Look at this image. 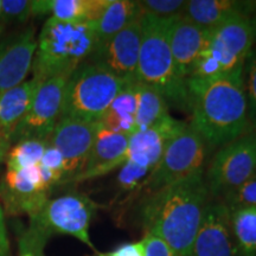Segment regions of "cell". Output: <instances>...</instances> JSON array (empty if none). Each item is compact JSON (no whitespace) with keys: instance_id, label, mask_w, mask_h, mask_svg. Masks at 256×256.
Masks as SVG:
<instances>
[{"instance_id":"obj_7","label":"cell","mask_w":256,"mask_h":256,"mask_svg":"<svg viewBox=\"0 0 256 256\" xmlns=\"http://www.w3.org/2000/svg\"><path fill=\"white\" fill-rule=\"evenodd\" d=\"M254 42L247 17L238 16L229 19L209 31L206 49L202 51L188 80L206 81L242 72Z\"/></svg>"},{"instance_id":"obj_36","label":"cell","mask_w":256,"mask_h":256,"mask_svg":"<svg viewBox=\"0 0 256 256\" xmlns=\"http://www.w3.org/2000/svg\"><path fill=\"white\" fill-rule=\"evenodd\" d=\"M51 12V0H36L31 2V16H40L48 14Z\"/></svg>"},{"instance_id":"obj_1","label":"cell","mask_w":256,"mask_h":256,"mask_svg":"<svg viewBox=\"0 0 256 256\" xmlns=\"http://www.w3.org/2000/svg\"><path fill=\"white\" fill-rule=\"evenodd\" d=\"M191 124L208 146H223L238 139L250 124L243 70L214 80H188Z\"/></svg>"},{"instance_id":"obj_37","label":"cell","mask_w":256,"mask_h":256,"mask_svg":"<svg viewBox=\"0 0 256 256\" xmlns=\"http://www.w3.org/2000/svg\"><path fill=\"white\" fill-rule=\"evenodd\" d=\"M10 148H11V142L8 138L0 136V162H4Z\"/></svg>"},{"instance_id":"obj_14","label":"cell","mask_w":256,"mask_h":256,"mask_svg":"<svg viewBox=\"0 0 256 256\" xmlns=\"http://www.w3.org/2000/svg\"><path fill=\"white\" fill-rule=\"evenodd\" d=\"M190 256H243L230 223V211L223 202H209Z\"/></svg>"},{"instance_id":"obj_28","label":"cell","mask_w":256,"mask_h":256,"mask_svg":"<svg viewBox=\"0 0 256 256\" xmlns=\"http://www.w3.org/2000/svg\"><path fill=\"white\" fill-rule=\"evenodd\" d=\"M142 14L160 19L182 17L186 6L185 0H140L138 2Z\"/></svg>"},{"instance_id":"obj_24","label":"cell","mask_w":256,"mask_h":256,"mask_svg":"<svg viewBox=\"0 0 256 256\" xmlns=\"http://www.w3.org/2000/svg\"><path fill=\"white\" fill-rule=\"evenodd\" d=\"M170 115L162 92L152 86L138 82L136 130H146Z\"/></svg>"},{"instance_id":"obj_30","label":"cell","mask_w":256,"mask_h":256,"mask_svg":"<svg viewBox=\"0 0 256 256\" xmlns=\"http://www.w3.org/2000/svg\"><path fill=\"white\" fill-rule=\"evenodd\" d=\"M243 84L252 122L256 121V49H252L249 52L243 66Z\"/></svg>"},{"instance_id":"obj_3","label":"cell","mask_w":256,"mask_h":256,"mask_svg":"<svg viewBox=\"0 0 256 256\" xmlns=\"http://www.w3.org/2000/svg\"><path fill=\"white\" fill-rule=\"evenodd\" d=\"M98 46L94 28L87 23H66L48 18L37 38L31 72L40 82L58 75H72L90 58Z\"/></svg>"},{"instance_id":"obj_22","label":"cell","mask_w":256,"mask_h":256,"mask_svg":"<svg viewBox=\"0 0 256 256\" xmlns=\"http://www.w3.org/2000/svg\"><path fill=\"white\" fill-rule=\"evenodd\" d=\"M140 14H142V11H140L138 2L110 0L98 20L92 24L96 40H98L96 49L112 40L115 34H119L124 28H126L133 19Z\"/></svg>"},{"instance_id":"obj_27","label":"cell","mask_w":256,"mask_h":256,"mask_svg":"<svg viewBox=\"0 0 256 256\" xmlns=\"http://www.w3.org/2000/svg\"><path fill=\"white\" fill-rule=\"evenodd\" d=\"M223 203L229 211L244 208H256V174L238 188L223 194Z\"/></svg>"},{"instance_id":"obj_19","label":"cell","mask_w":256,"mask_h":256,"mask_svg":"<svg viewBox=\"0 0 256 256\" xmlns=\"http://www.w3.org/2000/svg\"><path fill=\"white\" fill-rule=\"evenodd\" d=\"M256 10V2L238 0H190L182 17L204 30H212L238 16L250 17Z\"/></svg>"},{"instance_id":"obj_15","label":"cell","mask_w":256,"mask_h":256,"mask_svg":"<svg viewBox=\"0 0 256 256\" xmlns=\"http://www.w3.org/2000/svg\"><path fill=\"white\" fill-rule=\"evenodd\" d=\"M36 49L34 28L0 40V94L25 82Z\"/></svg>"},{"instance_id":"obj_2","label":"cell","mask_w":256,"mask_h":256,"mask_svg":"<svg viewBox=\"0 0 256 256\" xmlns=\"http://www.w3.org/2000/svg\"><path fill=\"white\" fill-rule=\"evenodd\" d=\"M147 194L142 206L146 232L159 236L180 256H190L209 203L204 174Z\"/></svg>"},{"instance_id":"obj_11","label":"cell","mask_w":256,"mask_h":256,"mask_svg":"<svg viewBox=\"0 0 256 256\" xmlns=\"http://www.w3.org/2000/svg\"><path fill=\"white\" fill-rule=\"evenodd\" d=\"M49 192L40 164L19 171L8 170L0 180V206L8 215L31 217L50 200Z\"/></svg>"},{"instance_id":"obj_5","label":"cell","mask_w":256,"mask_h":256,"mask_svg":"<svg viewBox=\"0 0 256 256\" xmlns=\"http://www.w3.org/2000/svg\"><path fill=\"white\" fill-rule=\"evenodd\" d=\"M170 22L171 19L142 14L136 81L159 89L168 104H172L185 112H191V98L186 81L179 78L176 72L170 49Z\"/></svg>"},{"instance_id":"obj_25","label":"cell","mask_w":256,"mask_h":256,"mask_svg":"<svg viewBox=\"0 0 256 256\" xmlns=\"http://www.w3.org/2000/svg\"><path fill=\"white\" fill-rule=\"evenodd\" d=\"M230 223L243 256H256V208L230 211Z\"/></svg>"},{"instance_id":"obj_34","label":"cell","mask_w":256,"mask_h":256,"mask_svg":"<svg viewBox=\"0 0 256 256\" xmlns=\"http://www.w3.org/2000/svg\"><path fill=\"white\" fill-rule=\"evenodd\" d=\"M96 256H145L144 252V246L142 241L124 243L115 248L114 250L107 252H95Z\"/></svg>"},{"instance_id":"obj_18","label":"cell","mask_w":256,"mask_h":256,"mask_svg":"<svg viewBox=\"0 0 256 256\" xmlns=\"http://www.w3.org/2000/svg\"><path fill=\"white\" fill-rule=\"evenodd\" d=\"M128 142L130 136L110 132L98 122V133L87 164L81 174L74 177L69 183H80L101 177L121 168L127 160Z\"/></svg>"},{"instance_id":"obj_41","label":"cell","mask_w":256,"mask_h":256,"mask_svg":"<svg viewBox=\"0 0 256 256\" xmlns=\"http://www.w3.org/2000/svg\"><path fill=\"white\" fill-rule=\"evenodd\" d=\"M0 17H2V0H0Z\"/></svg>"},{"instance_id":"obj_12","label":"cell","mask_w":256,"mask_h":256,"mask_svg":"<svg viewBox=\"0 0 256 256\" xmlns=\"http://www.w3.org/2000/svg\"><path fill=\"white\" fill-rule=\"evenodd\" d=\"M98 122H86L69 118H60L50 134L48 142L60 151L63 158L64 177L69 183L81 174L94 145Z\"/></svg>"},{"instance_id":"obj_16","label":"cell","mask_w":256,"mask_h":256,"mask_svg":"<svg viewBox=\"0 0 256 256\" xmlns=\"http://www.w3.org/2000/svg\"><path fill=\"white\" fill-rule=\"evenodd\" d=\"M185 124L186 122L168 115L146 130H136L128 142L127 159L140 168L152 171L172 138L180 132Z\"/></svg>"},{"instance_id":"obj_33","label":"cell","mask_w":256,"mask_h":256,"mask_svg":"<svg viewBox=\"0 0 256 256\" xmlns=\"http://www.w3.org/2000/svg\"><path fill=\"white\" fill-rule=\"evenodd\" d=\"M40 166H43L44 168L49 170L50 172H52L57 178L60 179V183H62L63 177H64V165H63V158L60 151L55 148L52 145H50L48 142L44 154L42 156L40 160Z\"/></svg>"},{"instance_id":"obj_6","label":"cell","mask_w":256,"mask_h":256,"mask_svg":"<svg viewBox=\"0 0 256 256\" xmlns=\"http://www.w3.org/2000/svg\"><path fill=\"white\" fill-rule=\"evenodd\" d=\"M126 84L98 64L82 63L66 83L62 118L98 122Z\"/></svg>"},{"instance_id":"obj_42","label":"cell","mask_w":256,"mask_h":256,"mask_svg":"<svg viewBox=\"0 0 256 256\" xmlns=\"http://www.w3.org/2000/svg\"><path fill=\"white\" fill-rule=\"evenodd\" d=\"M2 26L0 25V37H2Z\"/></svg>"},{"instance_id":"obj_13","label":"cell","mask_w":256,"mask_h":256,"mask_svg":"<svg viewBox=\"0 0 256 256\" xmlns=\"http://www.w3.org/2000/svg\"><path fill=\"white\" fill-rule=\"evenodd\" d=\"M142 34V14L107 43L95 49L89 62L104 66L124 82H136Z\"/></svg>"},{"instance_id":"obj_31","label":"cell","mask_w":256,"mask_h":256,"mask_svg":"<svg viewBox=\"0 0 256 256\" xmlns=\"http://www.w3.org/2000/svg\"><path fill=\"white\" fill-rule=\"evenodd\" d=\"M2 17L4 20L23 23L31 17V2L2 0Z\"/></svg>"},{"instance_id":"obj_10","label":"cell","mask_w":256,"mask_h":256,"mask_svg":"<svg viewBox=\"0 0 256 256\" xmlns=\"http://www.w3.org/2000/svg\"><path fill=\"white\" fill-rule=\"evenodd\" d=\"M69 75H58L40 82L26 115L12 134L10 142L48 140L62 118L64 95Z\"/></svg>"},{"instance_id":"obj_23","label":"cell","mask_w":256,"mask_h":256,"mask_svg":"<svg viewBox=\"0 0 256 256\" xmlns=\"http://www.w3.org/2000/svg\"><path fill=\"white\" fill-rule=\"evenodd\" d=\"M110 0H51V17L66 23L92 24Z\"/></svg>"},{"instance_id":"obj_40","label":"cell","mask_w":256,"mask_h":256,"mask_svg":"<svg viewBox=\"0 0 256 256\" xmlns=\"http://www.w3.org/2000/svg\"><path fill=\"white\" fill-rule=\"evenodd\" d=\"M20 256H34V255H32V254H20Z\"/></svg>"},{"instance_id":"obj_32","label":"cell","mask_w":256,"mask_h":256,"mask_svg":"<svg viewBox=\"0 0 256 256\" xmlns=\"http://www.w3.org/2000/svg\"><path fill=\"white\" fill-rule=\"evenodd\" d=\"M142 242L145 256H180L168 242L153 234L146 232Z\"/></svg>"},{"instance_id":"obj_39","label":"cell","mask_w":256,"mask_h":256,"mask_svg":"<svg viewBox=\"0 0 256 256\" xmlns=\"http://www.w3.org/2000/svg\"><path fill=\"white\" fill-rule=\"evenodd\" d=\"M247 132L252 136V139L255 140L256 142V121H252L250 124H249V128Z\"/></svg>"},{"instance_id":"obj_29","label":"cell","mask_w":256,"mask_h":256,"mask_svg":"<svg viewBox=\"0 0 256 256\" xmlns=\"http://www.w3.org/2000/svg\"><path fill=\"white\" fill-rule=\"evenodd\" d=\"M150 174H151V171L140 168V166L127 159L120 168V172L118 174V186L124 192L136 191L139 188L144 186Z\"/></svg>"},{"instance_id":"obj_21","label":"cell","mask_w":256,"mask_h":256,"mask_svg":"<svg viewBox=\"0 0 256 256\" xmlns=\"http://www.w3.org/2000/svg\"><path fill=\"white\" fill-rule=\"evenodd\" d=\"M136 110L138 81L124 86L98 122L110 132L130 136L136 130Z\"/></svg>"},{"instance_id":"obj_38","label":"cell","mask_w":256,"mask_h":256,"mask_svg":"<svg viewBox=\"0 0 256 256\" xmlns=\"http://www.w3.org/2000/svg\"><path fill=\"white\" fill-rule=\"evenodd\" d=\"M248 19H249V23H250L252 34H254V40H256V10L252 12V14H250V17H249Z\"/></svg>"},{"instance_id":"obj_35","label":"cell","mask_w":256,"mask_h":256,"mask_svg":"<svg viewBox=\"0 0 256 256\" xmlns=\"http://www.w3.org/2000/svg\"><path fill=\"white\" fill-rule=\"evenodd\" d=\"M0 256H11L8 232H6L4 211H2V206H0Z\"/></svg>"},{"instance_id":"obj_9","label":"cell","mask_w":256,"mask_h":256,"mask_svg":"<svg viewBox=\"0 0 256 256\" xmlns=\"http://www.w3.org/2000/svg\"><path fill=\"white\" fill-rule=\"evenodd\" d=\"M256 174V142L246 132L220 146L204 176L210 196H220Z\"/></svg>"},{"instance_id":"obj_8","label":"cell","mask_w":256,"mask_h":256,"mask_svg":"<svg viewBox=\"0 0 256 256\" xmlns=\"http://www.w3.org/2000/svg\"><path fill=\"white\" fill-rule=\"evenodd\" d=\"M208 145L204 139L186 124L172 138L164 154L147 177L142 188L152 194L168 185L204 174Z\"/></svg>"},{"instance_id":"obj_26","label":"cell","mask_w":256,"mask_h":256,"mask_svg":"<svg viewBox=\"0 0 256 256\" xmlns=\"http://www.w3.org/2000/svg\"><path fill=\"white\" fill-rule=\"evenodd\" d=\"M48 145V140L28 139L16 144L5 158L8 170L19 171L40 164Z\"/></svg>"},{"instance_id":"obj_20","label":"cell","mask_w":256,"mask_h":256,"mask_svg":"<svg viewBox=\"0 0 256 256\" xmlns=\"http://www.w3.org/2000/svg\"><path fill=\"white\" fill-rule=\"evenodd\" d=\"M40 84L38 80L31 78L0 94V136L11 139L26 115Z\"/></svg>"},{"instance_id":"obj_17","label":"cell","mask_w":256,"mask_h":256,"mask_svg":"<svg viewBox=\"0 0 256 256\" xmlns=\"http://www.w3.org/2000/svg\"><path fill=\"white\" fill-rule=\"evenodd\" d=\"M209 31L183 17L171 19L168 43L178 76L184 81L190 78L202 51L206 49Z\"/></svg>"},{"instance_id":"obj_4","label":"cell","mask_w":256,"mask_h":256,"mask_svg":"<svg viewBox=\"0 0 256 256\" xmlns=\"http://www.w3.org/2000/svg\"><path fill=\"white\" fill-rule=\"evenodd\" d=\"M96 208L95 202L82 194H66L49 200L30 217L28 228L19 240L20 254L43 256L44 247L54 235L72 236L95 250L89 228Z\"/></svg>"}]
</instances>
